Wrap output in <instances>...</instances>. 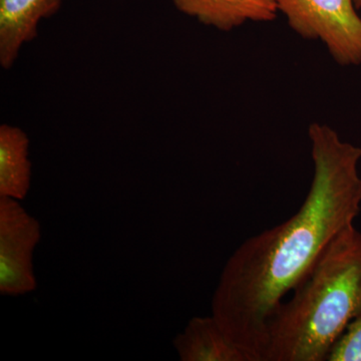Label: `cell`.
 Wrapping results in <instances>:
<instances>
[{"mask_svg":"<svg viewBox=\"0 0 361 361\" xmlns=\"http://www.w3.org/2000/svg\"><path fill=\"white\" fill-rule=\"evenodd\" d=\"M312 183L295 215L247 239L221 273L212 315L252 361H264L271 316L310 273L323 250L361 210V148L336 130L308 129Z\"/></svg>","mask_w":361,"mask_h":361,"instance_id":"6da1fadb","label":"cell"},{"mask_svg":"<svg viewBox=\"0 0 361 361\" xmlns=\"http://www.w3.org/2000/svg\"><path fill=\"white\" fill-rule=\"evenodd\" d=\"M361 315V232L348 226L332 240L288 301L271 316L264 361H326L349 323Z\"/></svg>","mask_w":361,"mask_h":361,"instance_id":"7a4b0ae2","label":"cell"},{"mask_svg":"<svg viewBox=\"0 0 361 361\" xmlns=\"http://www.w3.org/2000/svg\"><path fill=\"white\" fill-rule=\"evenodd\" d=\"M293 32L319 40L341 66L361 65V18L355 0H275Z\"/></svg>","mask_w":361,"mask_h":361,"instance_id":"3957f363","label":"cell"},{"mask_svg":"<svg viewBox=\"0 0 361 361\" xmlns=\"http://www.w3.org/2000/svg\"><path fill=\"white\" fill-rule=\"evenodd\" d=\"M42 229L16 199L0 197V293L18 296L37 288L33 252Z\"/></svg>","mask_w":361,"mask_h":361,"instance_id":"277c9868","label":"cell"},{"mask_svg":"<svg viewBox=\"0 0 361 361\" xmlns=\"http://www.w3.org/2000/svg\"><path fill=\"white\" fill-rule=\"evenodd\" d=\"M61 0H0V65L13 68L23 44L39 33L40 20L54 16Z\"/></svg>","mask_w":361,"mask_h":361,"instance_id":"5b68a950","label":"cell"},{"mask_svg":"<svg viewBox=\"0 0 361 361\" xmlns=\"http://www.w3.org/2000/svg\"><path fill=\"white\" fill-rule=\"evenodd\" d=\"M172 2L180 13L221 32H231L249 21L270 23L279 13L275 0H172Z\"/></svg>","mask_w":361,"mask_h":361,"instance_id":"8992f818","label":"cell"},{"mask_svg":"<svg viewBox=\"0 0 361 361\" xmlns=\"http://www.w3.org/2000/svg\"><path fill=\"white\" fill-rule=\"evenodd\" d=\"M173 344L182 361H252L213 315L192 318Z\"/></svg>","mask_w":361,"mask_h":361,"instance_id":"52a82bcc","label":"cell"},{"mask_svg":"<svg viewBox=\"0 0 361 361\" xmlns=\"http://www.w3.org/2000/svg\"><path fill=\"white\" fill-rule=\"evenodd\" d=\"M30 182V139L25 130L4 123L0 127V197L23 200Z\"/></svg>","mask_w":361,"mask_h":361,"instance_id":"ba28073f","label":"cell"},{"mask_svg":"<svg viewBox=\"0 0 361 361\" xmlns=\"http://www.w3.org/2000/svg\"><path fill=\"white\" fill-rule=\"evenodd\" d=\"M327 361H361V315L349 323L330 350Z\"/></svg>","mask_w":361,"mask_h":361,"instance_id":"9c48e42d","label":"cell"},{"mask_svg":"<svg viewBox=\"0 0 361 361\" xmlns=\"http://www.w3.org/2000/svg\"><path fill=\"white\" fill-rule=\"evenodd\" d=\"M356 8H361V0H355Z\"/></svg>","mask_w":361,"mask_h":361,"instance_id":"30bf717a","label":"cell"}]
</instances>
